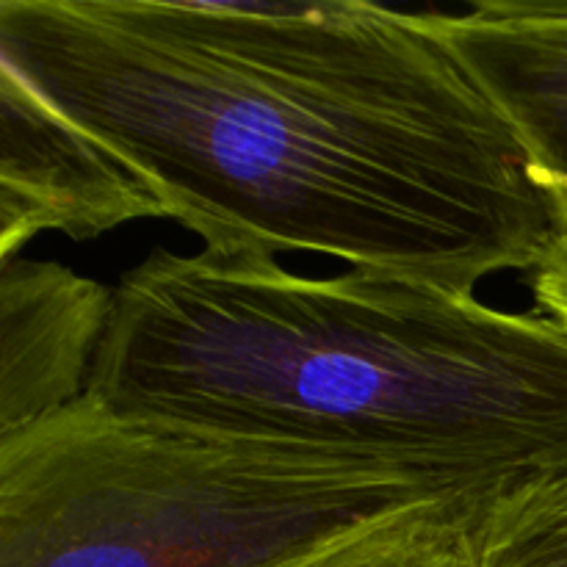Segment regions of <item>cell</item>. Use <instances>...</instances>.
<instances>
[{
	"mask_svg": "<svg viewBox=\"0 0 567 567\" xmlns=\"http://www.w3.org/2000/svg\"><path fill=\"white\" fill-rule=\"evenodd\" d=\"M0 59L205 249L476 293L554 238L551 194L430 11L3 0Z\"/></svg>",
	"mask_w": 567,
	"mask_h": 567,
	"instance_id": "6da1fadb",
	"label": "cell"
},
{
	"mask_svg": "<svg viewBox=\"0 0 567 567\" xmlns=\"http://www.w3.org/2000/svg\"><path fill=\"white\" fill-rule=\"evenodd\" d=\"M86 393L471 496L567 471L565 321L358 269L153 249L114 288Z\"/></svg>",
	"mask_w": 567,
	"mask_h": 567,
	"instance_id": "7a4b0ae2",
	"label": "cell"
},
{
	"mask_svg": "<svg viewBox=\"0 0 567 567\" xmlns=\"http://www.w3.org/2000/svg\"><path fill=\"white\" fill-rule=\"evenodd\" d=\"M460 496L471 493L86 393L0 437V567H291L360 526Z\"/></svg>",
	"mask_w": 567,
	"mask_h": 567,
	"instance_id": "3957f363",
	"label": "cell"
},
{
	"mask_svg": "<svg viewBox=\"0 0 567 567\" xmlns=\"http://www.w3.org/2000/svg\"><path fill=\"white\" fill-rule=\"evenodd\" d=\"M166 216L150 183L0 59V260L39 233L92 241Z\"/></svg>",
	"mask_w": 567,
	"mask_h": 567,
	"instance_id": "277c9868",
	"label": "cell"
},
{
	"mask_svg": "<svg viewBox=\"0 0 567 567\" xmlns=\"http://www.w3.org/2000/svg\"><path fill=\"white\" fill-rule=\"evenodd\" d=\"M114 288L53 260H0V437L86 396Z\"/></svg>",
	"mask_w": 567,
	"mask_h": 567,
	"instance_id": "5b68a950",
	"label": "cell"
},
{
	"mask_svg": "<svg viewBox=\"0 0 567 567\" xmlns=\"http://www.w3.org/2000/svg\"><path fill=\"white\" fill-rule=\"evenodd\" d=\"M430 20L513 125L537 181L567 186L565 0H485Z\"/></svg>",
	"mask_w": 567,
	"mask_h": 567,
	"instance_id": "8992f818",
	"label": "cell"
},
{
	"mask_svg": "<svg viewBox=\"0 0 567 567\" xmlns=\"http://www.w3.org/2000/svg\"><path fill=\"white\" fill-rule=\"evenodd\" d=\"M480 502L460 496L402 509L291 567H471V520Z\"/></svg>",
	"mask_w": 567,
	"mask_h": 567,
	"instance_id": "52a82bcc",
	"label": "cell"
},
{
	"mask_svg": "<svg viewBox=\"0 0 567 567\" xmlns=\"http://www.w3.org/2000/svg\"><path fill=\"white\" fill-rule=\"evenodd\" d=\"M471 567H567V471L482 498Z\"/></svg>",
	"mask_w": 567,
	"mask_h": 567,
	"instance_id": "ba28073f",
	"label": "cell"
},
{
	"mask_svg": "<svg viewBox=\"0 0 567 567\" xmlns=\"http://www.w3.org/2000/svg\"><path fill=\"white\" fill-rule=\"evenodd\" d=\"M554 203V238L535 269V299L543 313L567 324V186H546Z\"/></svg>",
	"mask_w": 567,
	"mask_h": 567,
	"instance_id": "9c48e42d",
	"label": "cell"
}]
</instances>
